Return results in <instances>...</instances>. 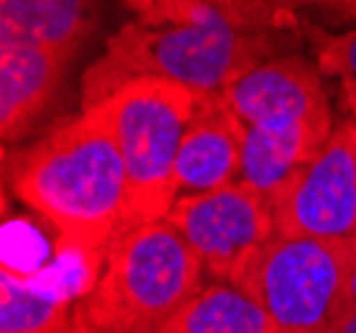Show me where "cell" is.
<instances>
[{
    "instance_id": "6da1fadb",
    "label": "cell",
    "mask_w": 356,
    "mask_h": 333,
    "mask_svg": "<svg viewBox=\"0 0 356 333\" xmlns=\"http://www.w3.org/2000/svg\"><path fill=\"white\" fill-rule=\"evenodd\" d=\"M134 19L106 43L83 77V109L136 77H160L200 93H221L274 59L277 30L208 0H128Z\"/></svg>"
},
{
    "instance_id": "7a4b0ae2",
    "label": "cell",
    "mask_w": 356,
    "mask_h": 333,
    "mask_svg": "<svg viewBox=\"0 0 356 333\" xmlns=\"http://www.w3.org/2000/svg\"><path fill=\"white\" fill-rule=\"evenodd\" d=\"M6 163L14 195L59 229L64 248L106 256L128 216V173L106 104L83 109Z\"/></svg>"
},
{
    "instance_id": "3957f363",
    "label": "cell",
    "mask_w": 356,
    "mask_h": 333,
    "mask_svg": "<svg viewBox=\"0 0 356 333\" xmlns=\"http://www.w3.org/2000/svg\"><path fill=\"white\" fill-rule=\"evenodd\" d=\"M221 93L245 125L239 182L274 208L335 131L322 72L303 56H277Z\"/></svg>"
},
{
    "instance_id": "277c9868",
    "label": "cell",
    "mask_w": 356,
    "mask_h": 333,
    "mask_svg": "<svg viewBox=\"0 0 356 333\" xmlns=\"http://www.w3.org/2000/svg\"><path fill=\"white\" fill-rule=\"evenodd\" d=\"M205 267L168 222L122 227L80 304L86 333H154L202 288Z\"/></svg>"
},
{
    "instance_id": "5b68a950",
    "label": "cell",
    "mask_w": 356,
    "mask_h": 333,
    "mask_svg": "<svg viewBox=\"0 0 356 333\" xmlns=\"http://www.w3.org/2000/svg\"><path fill=\"white\" fill-rule=\"evenodd\" d=\"M208 93L160 77H136L120 86L106 104L128 173L125 227L165 219L181 189L176 160L181 141Z\"/></svg>"
},
{
    "instance_id": "8992f818",
    "label": "cell",
    "mask_w": 356,
    "mask_h": 333,
    "mask_svg": "<svg viewBox=\"0 0 356 333\" xmlns=\"http://www.w3.org/2000/svg\"><path fill=\"white\" fill-rule=\"evenodd\" d=\"M232 283L266 309L277 333H332L348 309V248L274 235Z\"/></svg>"
},
{
    "instance_id": "52a82bcc",
    "label": "cell",
    "mask_w": 356,
    "mask_h": 333,
    "mask_svg": "<svg viewBox=\"0 0 356 333\" xmlns=\"http://www.w3.org/2000/svg\"><path fill=\"white\" fill-rule=\"evenodd\" d=\"M165 219L221 283H232L242 264L277 235L271 203L245 182L178 195Z\"/></svg>"
},
{
    "instance_id": "ba28073f",
    "label": "cell",
    "mask_w": 356,
    "mask_h": 333,
    "mask_svg": "<svg viewBox=\"0 0 356 333\" xmlns=\"http://www.w3.org/2000/svg\"><path fill=\"white\" fill-rule=\"evenodd\" d=\"M277 235L348 240L356 235V121L332 137L274 203Z\"/></svg>"
},
{
    "instance_id": "9c48e42d",
    "label": "cell",
    "mask_w": 356,
    "mask_h": 333,
    "mask_svg": "<svg viewBox=\"0 0 356 333\" xmlns=\"http://www.w3.org/2000/svg\"><path fill=\"white\" fill-rule=\"evenodd\" d=\"M245 125L223 93H208L194 115L176 160V182L184 195L210 192L239 182Z\"/></svg>"
},
{
    "instance_id": "30bf717a",
    "label": "cell",
    "mask_w": 356,
    "mask_h": 333,
    "mask_svg": "<svg viewBox=\"0 0 356 333\" xmlns=\"http://www.w3.org/2000/svg\"><path fill=\"white\" fill-rule=\"evenodd\" d=\"M70 56L32 43H0V134L3 144L30 131L59 91Z\"/></svg>"
},
{
    "instance_id": "8fae6325",
    "label": "cell",
    "mask_w": 356,
    "mask_h": 333,
    "mask_svg": "<svg viewBox=\"0 0 356 333\" xmlns=\"http://www.w3.org/2000/svg\"><path fill=\"white\" fill-rule=\"evenodd\" d=\"M99 24V0H0V43H32L74 59Z\"/></svg>"
},
{
    "instance_id": "7c38bea8",
    "label": "cell",
    "mask_w": 356,
    "mask_h": 333,
    "mask_svg": "<svg viewBox=\"0 0 356 333\" xmlns=\"http://www.w3.org/2000/svg\"><path fill=\"white\" fill-rule=\"evenodd\" d=\"M154 333H277V328L250 293L213 280Z\"/></svg>"
},
{
    "instance_id": "4fadbf2b",
    "label": "cell",
    "mask_w": 356,
    "mask_h": 333,
    "mask_svg": "<svg viewBox=\"0 0 356 333\" xmlns=\"http://www.w3.org/2000/svg\"><path fill=\"white\" fill-rule=\"evenodd\" d=\"M0 291V333H54L77 318L70 312V288L16 274L6 264Z\"/></svg>"
},
{
    "instance_id": "5bb4252c",
    "label": "cell",
    "mask_w": 356,
    "mask_h": 333,
    "mask_svg": "<svg viewBox=\"0 0 356 333\" xmlns=\"http://www.w3.org/2000/svg\"><path fill=\"white\" fill-rule=\"evenodd\" d=\"M314 56L322 75L338 77L343 96L356 115V30L327 32L325 27H309Z\"/></svg>"
},
{
    "instance_id": "9a60e30c",
    "label": "cell",
    "mask_w": 356,
    "mask_h": 333,
    "mask_svg": "<svg viewBox=\"0 0 356 333\" xmlns=\"http://www.w3.org/2000/svg\"><path fill=\"white\" fill-rule=\"evenodd\" d=\"M282 8L290 14L309 11L319 19V27H343L356 22V0H282Z\"/></svg>"
},
{
    "instance_id": "2e32d148",
    "label": "cell",
    "mask_w": 356,
    "mask_h": 333,
    "mask_svg": "<svg viewBox=\"0 0 356 333\" xmlns=\"http://www.w3.org/2000/svg\"><path fill=\"white\" fill-rule=\"evenodd\" d=\"M216 6H223L229 11H237V14L248 16L258 24H266V27H280L284 19H293L296 14L284 11L282 3H274V0H208Z\"/></svg>"
},
{
    "instance_id": "e0dca14e",
    "label": "cell",
    "mask_w": 356,
    "mask_h": 333,
    "mask_svg": "<svg viewBox=\"0 0 356 333\" xmlns=\"http://www.w3.org/2000/svg\"><path fill=\"white\" fill-rule=\"evenodd\" d=\"M348 248V307L356 304V235L346 240Z\"/></svg>"
},
{
    "instance_id": "ac0fdd59",
    "label": "cell",
    "mask_w": 356,
    "mask_h": 333,
    "mask_svg": "<svg viewBox=\"0 0 356 333\" xmlns=\"http://www.w3.org/2000/svg\"><path fill=\"white\" fill-rule=\"evenodd\" d=\"M332 333H356V304L346 309V315L341 318V323L335 325Z\"/></svg>"
},
{
    "instance_id": "d6986e66",
    "label": "cell",
    "mask_w": 356,
    "mask_h": 333,
    "mask_svg": "<svg viewBox=\"0 0 356 333\" xmlns=\"http://www.w3.org/2000/svg\"><path fill=\"white\" fill-rule=\"evenodd\" d=\"M54 333H86V328L80 325V320L74 318V323L70 325V328H61V331H54Z\"/></svg>"
},
{
    "instance_id": "ffe728a7",
    "label": "cell",
    "mask_w": 356,
    "mask_h": 333,
    "mask_svg": "<svg viewBox=\"0 0 356 333\" xmlns=\"http://www.w3.org/2000/svg\"><path fill=\"white\" fill-rule=\"evenodd\" d=\"M274 3H282V0H274Z\"/></svg>"
}]
</instances>
